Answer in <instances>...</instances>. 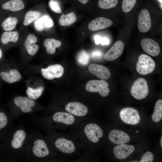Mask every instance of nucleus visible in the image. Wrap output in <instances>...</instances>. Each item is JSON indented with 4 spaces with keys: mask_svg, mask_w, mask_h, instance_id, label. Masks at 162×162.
Segmentation results:
<instances>
[{
    "mask_svg": "<svg viewBox=\"0 0 162 162\" xmlns=\"http://www.w3.org/2000/svg\"><path fill=\"white\" fill-rule=\"evenodd\" d=\"M32 135L21 124L13 127L10 132L8 144L13 161L24 160Z\"/></svg>",
    "mask_w": 162,
    "mask_h": 162,
    "instance_id": "f257e3e1",
    "label": "nucleus"
},
{
    "mask_svg": "<svg viewBox=\"0 0 162 162\" xmlns=\"http://www.w3.org/2000/svg\"><path fill=\"white\" fill-rule=\"evenodd\" d=\"M50 154L45 141L38 133H32L24 160L38 162L48 156Z\"/></svg>",
    "mask_w": 162,
    "mask_h": 162,
    "instance_id": "f03ea898",
    "label": "nucleus"
},
{
    "mask_svg": "<svg viewBox=\"0 0 162 162\" xmlns=\"http://www.w3.org/2000/svg\"><path fill=\"white\" fill-rule=\"evenodd\" d=\"M13 103L17 109L10 115L13 120L23 114L32 113L36 103L34 100L28 97L18 96L13 99Z\"/></svg>",
    "mask_w": 162,
    "mask_h": 162,
    "instance_id": "7ed1b4c3",
    "label": "nucleus"
},
{
    "mask_svg": "<svg viewBox=\"0 0 162 162\" xmlns=\"http://www.w3.org/2000/svg\"><path fill=\"white\" fill-rule=\"evenodd\" d=\"M155 66V62L150 57L142 54L138 57L136 65V70L139 74L145 75L152 73L154 70Z\"/></svg>",
    "mask_w": 162,
    "mask_h": 162,
    "instance_id": "20e7f679",
    "label": "nucleus"
},
{
    "mask_svg": "<svg viewBox=\"0 0 162 162\" xmlns=\"http://www.w3.org/2000/svg\"><path fill=\"white\" fill-rule=\"evenodd\" d=\"M130 92L135 99L140 100L146 97L148 94V87L146 81L140 78L136 80L132 85Z\"/></svg>",
    "mask_w": 162,
    "mask_h": 162,
    "instance_id": "39448f33",
    "label": "nucleus"
},
{
    "mask_svg": "<svg viewBox=\"0 0 162 162\" xmlns=\"http://www.w3.org/2000/svg\"><path fill=\"white\" fill-rule=\"evenodd\" d=\"M108 83L104 80H92L89 81L86 84V90L90 92H98L102 97L107 96L110 92L108 88Z\"/></svg>",
    "mask_w": 162,
    "mask_h": 162,
    "instance_id": "423d86ee",
    "label": "nucleus"
},
{
    "mask_svg": "<svg viewBox=\"0 0 162 162\" xmlns=\"http://www.w3.org/2000/svg\"><path fill=\"white\" fill-rule=\"evenodd\" d=\"M119 115L121 120L128 124L136 125L140 121V117L138 111L133 108H123L120 111Z\"/></svg>",
    "mask_w": 162,
    "mask_h": 162,
    "instance_id": "0eeeda50",
    "label": "nucleus"
},
{
    "mask_svg": "<svg viewBox=\"0 0 162 162\" xmlns=\"http://www.w3.org/2000/svg\"><path fill=\"white\" fill-rule=\"evenodd\" d=\"M84 131L88 139L93 143L98 142L99 138H101L103 135L101 128L94 123H90L86 125Z\"/></svg>",
    "mask_w": 162,
    "mask_h": 162,
    "instance_id": "6e6552de",
    "label": "nucleus"
},
{
    "mask_svg": "<svg viewBox=\"0 0 162 162\" xmlns=\"http://www.w3.org/2000/svg\"><path fill=\"white\" fill-rule=\"evenodd\" d=\"M64 71L63 67L58 64L50 65L46 68H42L41 69L42 76L48 80L61 77L63 74Z\"/></svg>",
    "mask_w": 162,
    "mask_h": 162,
    "instance_id": "1a4fd4ad",
    "label": "nucleus"
},
{
    "mask_svg": "<svg viewBox=\"0 0 162 162\" xmlns=\"http://www.w3.org/2000/svg\"><path fill=\"white\" fill-rule=\"evenodd\" d=\"M141 44L143 50L152 56H157L160 52V49L159 45L152 39L144 38L142 39Z\"/></svg>",
    "mask_w": 162,
    "mask_h": 162,
    "instance_id": "9d476101",
    "label": "nucleus"
},
{
    "mask_svg": "<svg viewBox=\"0 0 162 162\" xmlns=\"http://www.w3.org/2000/svg\"><path fill=\"white\" fill-rule=\"evenodd\" d=\"M124 47L123 42L121 40L116 41L104 55L105 59L113 61L118 58L122 53Z\"/></svg>",
    "mask_w": 162,
    "mask_h": 162,
    "instance_id": "9b49d317",
    "label": "nucleus"
},
{
    "mask_svg": "<svg viewBox=\"0 0 162 162\" xmlns=\"http://www.w3.org/2000/svg\"><path fill=\"white\" fill-rule=\"evenodd\" d=\"M151 19L149 11L146 9L142 10L138 18V28L142 32L148 31L151 27Z\"/></svg>",
    "mask_w": 162,
    "mask_h": 162,
    "instance_id": "f8f14e48",
    "label": "nucleus"
},
{
    "mask_svg": "<svg viewBox=\"0 0 162 162\" xmlns=\"http://www.w3.org/2000/svg\"><path fill=\"white\" fill-rule=\"evenodd\" d=\"M108 138L112 143L117 145L127 143L130 140V136L127 133L118 130L111 131L109 134Z\"/></svg>",
    "mask_w": 162,
    "mask_h": 162,
    "instance_id": "ddd939ff",
    "label": "nucleus"
},
{
    "mask_svg": "<svg viewBox=\"0 0 162 162\" xmlns=\"http://www.w3.org/2000/svg\"><path fill=\"white\" fill-rule=\"evenodd\" d=\"M88 70L92 74L103 80L109 79L111 76L109 68L100 64H91L89 65Z\"/></svg>",
    "mask_w": 162,
    "mask_h": 162,
    "instance_id": "4468645a",
    "label": "nucleus"
},
{
    "mask_svg": "<svg viewBox=\"0 0 162 162\" xmlns=\"http://www.w3.org/2000/svg\"><path fill=\"white\" fill-rule=\"evenodd\" d=\"M65 109L68 112L78 116H85L87 114L88 111L86 106L77 102L68 103L65 106Z\"/></svg>",
    "mask_w": 162,
    "mask_h": 162,
    "instance_id": "2eb2a0df",
    "label": "nucleus"
},
{
    "mask_svg": "<svg viewBox=\"0 0 162 162\" xmlns=\"http://www.w3.org/2000/svg\"><path fill=\"white\" fill-rule=\"evenodd\" d=\"M135 150L134 146L132 145L121 144L115 146L113 149L115 157L119 159H124L132 154Z\"/></svg>",
    "mask_w": 162,
    "mask_h": 162,
    "instance_id": "dca6fc26",
    "label": "nucleus"
},
{
    "mask_svg": "<svg viewBox=\"0 0 162 162\" xmlns=\"http://www.w3.org/2000/svg\"><path fill=\"white\" fill-rule=\"evenodd\" d=\"M54 145L57 149L64 153L70 154L75 150V146L72 141L64 138L57 139L54 142Z\"/></svg>",
    "mask_w": 162,
    "mask_h": 162,
    "instance_id": "f3484780",
    "label": "nucleus"
},
{
    "mask_svg": "<svg viewBox=\"0 0 162 162\" xmlns=\"http://www.w3.org/2000/svg\"><path fill=\"white\" fill-rule=\"evenodd\" d=\"M112 22L106 18L99 17L92 21L88 24V27L92 31H95L105 28L111 26Z\"/></svg>",
    "mask_w": 162,
    "mask_h": 162,
    "instance_id": "a211bd4d",
    "label": "nucleus"
},
{
    "mask_svg": "<svg viewBox=\"0 0 162 162\" xmlns=\"http://www.w3.org/2000/svg\"><path fill=\"white\" fill-rule=\"evenodd\" d=\"M53 25L52 19L46 15H44L38 18L34 23V27L38 31H42L49 29L52 28Z\"/></svg>",
    "mask_w": 162,
    "mask_h": 162,
    "instance_id": "6ab92c4d",
    "label": "nucleus"
},
{
    "mask_svg": "<svg viewBox=\"0 0 162 162\" xmlns=\"http://www.w3.org/2000/svg\"><path fill=\"white\" fill-rule=\"evenodd\" d=\"M52 118L55 122L62 123L67 125L72 124L75 121L74 117L72 115L61 112H55L52 115Z\"/></svg>",
    "mask_w": 162,
    "mask_h": 162,
    "instance_id": "aec40b11",
    "label": "nucleus"
},
{
    "mask_svg": "<svg viewBox=\"0 0 162 162\" xmlns=\"http://www.w3.org/2000/svg\"><path fill=\"white\" fill-rule=\"evenodd\" d=\"M37 41L36 36L32 34L28 35L25 42V46L28 53L31 56L35 55L39 49L38 46L34 44Z\"/></svg>",
    "mask_w": 162,
    "mask_h": 162,
    "instance_id": "412c9836",
    "label": "nucleus"
},
{
    "mask_svg": "<svg viewBox=\"0 0 162 162\" xmlns=\"http://www.w3.org/2000/svg\"><path fill=\"white\" fill-rule=\"evenodd\" d=\"M0 75L2 80L10 83L19 81L21 78L19 72L14 69H11L9 72H2Z\"/></svg>",
    "mask_w": 162,
    "mask_h": 162,
    "instance_id": "4be33fe9",
    "label": "nucleus"
},
{
    "mask_svg": "<svg viewBox=\"0 0 162 162\" xmlns=\"http://www.w3.org/2000/svg\"><path fill=\"white\" fill-rule=\"evenodd\" d=\"M24 6L22 0H11L3 4L2 8L5 10L15 12L22 10Z\"/></svg>",
    "mask_w": 162,
    "mask_h": 162,
    "instance_id": "5701e85b",
    "label": "nucleus"
},
{
    "mask_svg": "<svg viewBox=\"0 0 162 162\" xmlns=\"http://www.w3.org/2000/svg\"><path fill=\"white\" fill-rule=\"evenodd\" d=\"M61 44L60 41L53 38H47L44 42L46 52L51 55L55 53L56 49L60 46Z\"/></svg>",
    "mask_w": 162,
    "mask_h": 162,
    "instance_id": "b1692460",
    "label": "nucleus"
},
{
    "mask_svg": "<svg viewBox=\"0 0 162 162\" xmlns=\"http://www.w3.org/2000/svg\"><path fill=\"white\" fill-rule=\"evenodd\" d=\"M18 38L19 33L17 32H5L2 34L1 40L2 44H5L9 42H16L18 41Z\"/></svg>",
    "mask_w": 162,
    "mask_h": 162,
    "instance_id": "393cba45",
    "label": "nucleus"
},
{
    "mask_svg": "<svg viewBox=\"0 0 162 162\" xmlns=\"http://www.w3.org/2000/svg\"><path fill=\"white\" fill-rule=\"evenodd\" d=\"M76 17L74 13L72 12L66 15H62L59 20V24L62 26L71 25L76 20Z\"/></svg>",
    "mask_w": 162,
    "mask_h": 162,
    "instance_id": "a878e982",
    "label": "nucleus"
},
{
    "mask_svg": "<svg viewBox=\"0 0 162 162\" xmlns=\"http://www.w3.org/2000/svg\"><path fill=\"white\" fill-rule=\"evenodd\" d=\"M18 21L16 17H9L2 22V26L4 30L10 31L15 28Z\"/></svg>",
    "mask_w": 162,
    "mask_h": 162,
    "instance_id": "bb28decb",
    "label": "nucleus"
},
{
    "mask_svg": "<svg viewBox=\"0 0 162 162\" xmlns=\"http://www.w3.org/2000/svg\"><path fill=\"white\" fill-rule=\"evenodd\" d=\"M162 118V100L160 99L156 102L152 119L154 122L160 121Z\"/></svg>",
    "mask_w": 162,
    "mask_h": 162,
    "instance_id": "cd10ccee",
    "label": "nucleus"
},
{
    "mask_svg": "<svg viewBox=\"0 0 162 162\" xmlns=\"http://www.w3.org/2000/svg\"><path fill=\"white\" fill-rule=\"evenodd\" d=\"M44 90V88L42 86L35 89L29 86L27 88L26 93L29 98L34 100L37 99L41 95Z\"/></svg>",
    "mask_w": 162,
    "mask_h": 162,
    "instance_id": "c85d7f7f",
    "label": "nucleus"
},
{
    "mask_svg": "<svg viewBox=\"0 0 162 162\" xmlns=\"http://www.w3.org/2000/svg\"><path fill=\"white\" fill-rule=\"evenodd\" d=\"M40 12L34 11H29L25 15L23 21V24L25 26L29 25L38 19L40 15Z\"/></svg>",
    "mask_w": 162,
    "mask_h": 162,
    "instance_id": "c756f323",
    "label": "nucleus"
},
{
    "mask_svg": "<svg viewBox=\"0 0 162 162\" xmlns=\"http://www.w3.org/2000/svg\"><path fill=\"white\" fill-rule=\"evenodd\" d=\"M89 55L84 50H82L76 56L77 62L82 65H87L89 62Z\"/></svg>",
    "mask_w": 162,
    "mask_h": 162,
    "instance_id": "7c9ffc66",
    "label": "nucleus"
},
{
    "mask_svg": "<svg viewBox=\"0 0 162 162\" xmlns=\"http://www.w3.org/2000/svg\"><path fill=\"white\" fill-rule=\"evenodd\" d=\"M118 3V0H99L98 4L100 8L107 9L115 7Z\"/></svg>",
    "mask_w": 162,
    "mask_h": 162,
    "instance_id": "2f4dec72",
    "label": "nucleus"
},
{
    "mask_svg": "<svg viewBox=\"0 0 162 162\" xmlns=\"http://www.w3.org/2000/svg\"><path fill=\"white\" fill-rule=\"evenodd\" d=\"M9 118L4 113L0 112V130L8 126L12 121H13L12 118L9 119Z\"/></svg>",
    "mask_w": 162,
    "mask_h": 162,
    "instance_id": "473e14b6",
    "label": "nucleus"
},
{
    "mask_svg": "<svg viewBox=\"0 0 162 162\" xmlns=\"http://www.w3.org/2000/svg\"><path fill=\"white\" fill-rule=\"evenodd\" d=\"M137 0H123L122 8L123 11L125 13L130 12L135 6Z\"/></svg>",
    "mask_w": 162,
    "mask_h": 162,
    "instance_id": "72a5a7b5",
    "label": "nucleus"
},
{
    "mask_svg": "<svg viewBox=\"0 0 162 162\" xmlns=\"http://www.w3.org/2000/svg\"><path fill=\"white\" fill-rule=\"evenodd\" d=\"M49 5L51 10L55 13L60 14L62 12L61 9L58 3L55 0H50Z\"/></svg>",
    "mask_w": 162,
    "mask_h": 162,
    "instance_id": "f704fd0d",
    "label": "nucleus"
},
{
    "mask_svg": "<svg viewBox=\"0 0 162 162\" xmlns=\"http://www.w3.org/2000/svg\"><path fill=\"white\" fill-rule=\"evenodd\" d=\"M95 42L96 45L100 44L102 45H108L109 43V39L105 37H101L99 35H96L94 37Z\"/></svg>",
    "mask_w": 162,
    "mask_h": 162,
    "instance_id": "c9c22d12",
    "label": "nucleus"
},
{
    "mask_svg": "<svg viewBox=\"0 0 162 162\" xmlns=\"http://www.w3.org/2000/svg\"><path fill=\"white\" fill-rule=\"evenodd\" d=\"M154 155L152 153L147 152L144 153L142 156L140 162H152L154 159Z\"/></svg>",
    "mask_w": 162,
    "mask_h": 162,
    "instance_id": "e433bc0d",
    "label": "nucleus"
},
{
    "mask_svg": "<svg viewBox=\"0 0 162 162\" xmlns=\"http://www.w3.org/2000/svg\"><path fill=\"white\" fill-rule=\"evenodd\" d=\"M101 52L97 50L93 51L91 53V56L93 58H97L100 57L101 55Z\"/></svg>",
    "mask_w": 162,
    "mask_h": 162,
    "instance_id": "4c0bfd02",
    "label": "nucleus"
},
{
    "mask_svg": "<svg viewBox=\"0 0 162 162\" xmlns=\"http://www.w3.org/2000/svg\"><path fill=\"white\" fill-rule=\"evenodd\" d=\"M82 4H86L88 2L89 0H78Z\"/></svg>",
    "mask_w": 162,
    "mask_h": 162,
    "instance_id": "58836bf2",
    "label": "nucleus"
},
{
    "mask_svg": "<svg viewBox=\"0 0 162 162\" xmlns=\"http://www.w3.org/2000/svg\"><path fill=\"white\" fill-rule=\"evenodd\" d=\"M160 3V7L161 8V9L162 10V0H157Z\"/></svg>",
    "mask_w": 162,
    "mask_h": 162,
    "instance_id": "ea45409f",
    "label": "nucleus"
},
{
    "mask_svg": "<svg viewBox=\"0 0 162 162\" xmlns=\"http://www.w3.org/2000/svg\"><path fill=\"white\" fill-rule=\"evenodd\" d=\"M2 56V50L0 48V59L1 58Z\"/></svg>",
    "mask_w": 162,
    "mask_h": 162,
    "instance_id": "a19ab883",
    "label": "nucleus"
},
{
    "mask_svg": "<svg viewBox=\"0 0 162 162\" xmlns=\"http://www.w3.org/2000/svg\"><path fill=\"white\" fill-rule=\"evenodd\" d=\"M160 146L161 148H162V136H161V139H160Z\"/></svg>",
    "mask_w": 162,
    "mask_h": 162,
    "instance_id": "79ce46f5",
    "label": "nucleus"
},
{
    "mask_svg": "<svg viewBox=\"0 0 162 162\" xmlns=\"http://www.w3.org/2000/svg\"><path fill=\"white\" fill-rule=\"evenodd\" d=\"M138 132H139V131L138 130L136 131V133H138Z\"/></svg>",
    "mask_w": 162,
    "mask_h": 162,
    "instance_id": "37998d69",
    "label": "nucleus"
}]
</instances>
